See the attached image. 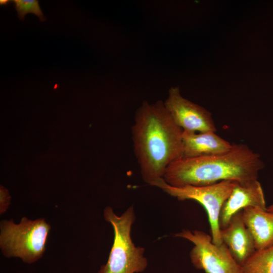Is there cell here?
Listing matches in <instances>:
<instances>
[{"label":"cell","mask_w":273,"mask_h":273,"mask_svg":"<svg viewBox=\"0 0 273 273\" xmlns=\"http://www.w3.org/2000/svg\"><path fill=\"white\" fill-rule=\"evenodd\" d=\"M10 2L8 0H1L0 4L1 6H7Z\"/></svg>","instance_id":"9a60e30c"},{"label":"cell","mask_w":273,"mask_h":273,"mask_svg":"<svg viewBox=\"0 0 273 273\" xmlns=\"http://www.w3.org/2000/svg\"><path fill=\"white\" fill-rule=\"evenodd\" d=\"M51 225L43 218L32 220L26 217L17 224L13 219L0 222V248L7 257L19 258L32 264L40 259L46 246Z\"/></svg>","instance_id":"277c9868"},{"label":"cell","mask_w":273,"mask_h":273,"mask_svg":"<svg viewBox=\"0 0 273 273\" xmlns=\"http://www.w3.org/2000/svg\"><path fill=\"white\" fill-rule=\"evenodd\" d=\"M245 225L251 233L256 250L273 246V213L248 207L242 210Z\"/></svg>","instance_id":"8fae6325"},{"label":"cell","mask_w":273,"mask_h":273,"mask_svg":"<svg viewBox=\"0 0 273 273\" xmlns=\"http://www.w3.org/2000/svg\"><path fill=\"white\" fill-rule=\"evenodd\" d=\"M105 220L113 228L114 240L107 262L98 273H139L144 271L148 260L144 255L145 249L136 246L132 241L130 232L135 220L133 206L129 207L118 216L110 206L103 211Z\"/></svg>","instance_id":"3957f363"},{"label":"cell","mask_w":273,"mask_h":273,"mask_svg":"<svg viewBox=\"0 0 273 273\" xmlns=\"http://www.w3.org/2000/svg\"><path fill=\"white\" fill-rule=\"evenodd\" d=\"M248 207L266 210L263 191L258 180L245 184L236 181L220 210L219 218L220 229L228 225L235 213Z\"/></svg>","instance_id":"ba28073f"},{"label":"cell","mask_w":273,"mask_h":273,"mask_svg":"<svg viewBox=\"0 0 273 273\" xmlns=\"http://www.w3.org/2000/svg\"><path fill=\"white\" fill-rule=\"evenodd\" d=\"M183 130L173 121L164 102L144 101L135 112L131 134L143 180L154 186L168 166L183 156Z\"/></svg>","instance_id":"6da1fadb"},{"label":"cell","mask_w":273,"mask_h":273,"mask_svg":"<svg viewBox=\"0 0 273 273\" xmlns=\"http://www.w3.org/2000/svg\"><path fill=\"white\" fill-rule=\"evenodd\" d=\"M164 104L174 123L183 131L216 132L211 113L184 97L178 86L170 88Z\"/></svg>","instance_id":"52a82bcc"},{"label":"cell","mask_w":273,"mask_h":273,"mask_svg":"<svg viewBox=\"0 0 273 273\" xmlns=\"http://www.w3.org/2000/svg\"><path fill=\"white\" fill-rule=\"evenodd\" d=\"M14 7L17 12L20 20H24L28 13H33L36 15L41 22L45 21L46 18L41 10L39 2L37 0H14Z\"/></svg>","instance_id":"4fadbf2b"},{"label":"cell","mask_w":273,"mask_h":273,"mask_svg":"<svg viewBox=\"0 0 273 273\" xmlns=\"http://www.w3.org/2000/svg\"><path fill=\"white\" fill-rule=\"evenodd\" d=\"M235 183V181L226 180L208 186L176 187L168 185L162 179L155 187L178 200H192L200 203L208 215L212 242L220 245L222 242L219 224L220 212Z\"/></svg>","instance_id":"5b68a950"},{"label":"cell","mask_w":273,"mask_h":273,"mask_svg":"<svg viewBox=\"0 0 273 273\" xmlns=\"http://www.w3.org/2000/svg\"><path fill=\"white\" fill-rule=\"evenodd\" d=\"M11 203V196L4 187H0V214H3L8 209Z\"/></svg>","instance_id":"5bb4252c"},{"label":"cell","mask_w":273,"mask_h":273,"mask_svg":"<svg viewBox=\"0 0 273 273\" xmlns=\"http://www.w3.org/2000/svg\"><path fill=\"white\" fill-rule=\"evenodd\" d=\"M266 211L273 213V203L267 207Z\"/></svg>","instance_id":"2e32d148"},{"label":"cell","mask_w":273,"mask_h":273,"mask_svg":"<svg viewBox=\"0 0 273 273\" xmlns=\"http://www.w3.org/2000/svg\"><path fill=\"white\" fill-rule=\"evenodd\" d=\"M242 273H273V246L256 250L242 266Z\"/></svg>","instance_id":"7c38bea8"},{"label":"cell","mask_w":273,"mask_h":273,"mask_svg":"<svg viewBox=\"0 0 273 273\" xmlns=\"http://www.w3.org/2000/svg\"><path fill=\"white\" fill-rule=\"evenodd\" d=\"M183 156L195 157L220 154L230 150L233 144L214 131H183Z\"/></svg>","instance_id":"30bf717a"},{"label":"cell","mask_w":273,"mask_h":273,"mask_svg":"<svg viewBox=\"0 0 273 273\" xmlns=\"http://www.w3.org/2000/svg\"><path fill=\"white\" fill-rule=\"evenodd\" d=\"M222 243L241 266L256 251L253 237L244 222L242 210L235 213L228 225L220 229Z\"/></svg>","instance_id":"9c48e42d"},{"label":"cell","mask_w":273,"mask_h":273,"mask_svg":"<svg viewBox=\"0 0 273 273\" xmlns=\"http://www.w3.org/2000/svg\"><path fill=\"white\" fill-rule=\"evenodd\" d=\"M174 236L194 244L190 257L196 268L205 273H242V266L235 260L226 245L214 244L212 237L205 232L184 230Z\"/></svg>","instance_id":"8992f818"},{"label":"cell","mask_w":273,"mask_h":273,"mask_svg":"<svg viewBox=\"0 0 273 273\" xmlns=\"http://www.w3.org/2000/svg\"><path fill=\"white\" fill-rule=\"evenodd\" d=\"M264 166L260 155L246 145L233 144L220 154L183 156L168 166L163 179L176 187L208 186L226 180L245 184L257 180Z\"/></svg>","instance_id":"7a4b0ae2"}]
</instances>
